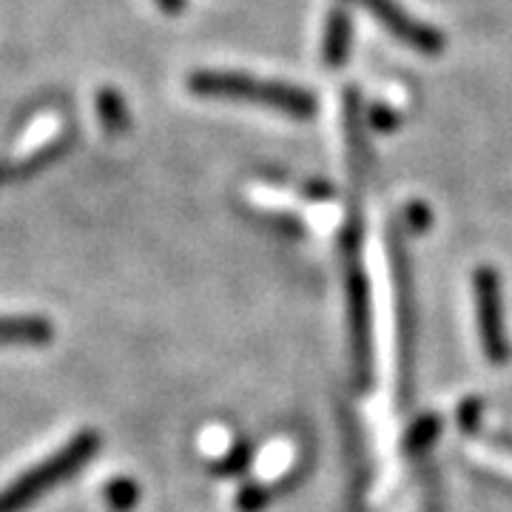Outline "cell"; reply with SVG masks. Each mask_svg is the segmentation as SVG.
<instances>
[{
  "mask_svg": "<svg viewBox=\"0 0 512 512\" xmlns=\"http://www.w3.org/2000/svg\"><path fill=\"white\" fill-rule=\"evenodd\" d=\"M137 501H140V487L134 478L117 476L106 484V504L114 512H131L137 507Z\"/></svg>",
  "mask_w": 512,
  "mask_h": 512,
  "instance_id": "5bb4252c",
  "label": "cell"
},
{
  "mask_svg": "<svg viewBox=\"0 0 512 512\" xmlns=\"http://www.w3.org/2000/svg\"><path fill=\"white\" fill-rule=\"evenodd\" d=\"M359 237H362V222L359 214L350 217L342 237L345 251V291H348V328H350V353H353V370L359 390L370 387L373 373V322H370V285L359 265Z\"/></svg>",
  "mask_w": 512,
  "mask_h": 512,
  "instance_id": "3957f363",
  "label": "cell"
},
{
  "mask_svg": "<svg viewBox=\"0 0 512 512\" xmlns=\"http://www.w3.org/2000/svg\"><path fill=\"white\" fill-rule=\"evenodd\" d=\"M342 123H345V143H348L350 168L362 177L370 168V140H367V114L362 103V89L348 86L342 94Z\"/></svg>",
  "mask_w": 512,
  "mask_h": 512,
  "instance_id": "52a82bcc",
  "label": "cell"
},
{
  "mask_svg": "<svg viewBox=\"0 0 512 512\" xmlns=\"http://www.w3.org/2000/svg\"><path fill=\"white\" fill-rule=\"evenodd\" d=\"M6 183H12V163L9 160H0V188Z\"/></svg>",
  "mask_w": 512,
  "mask_h": 512,
  "instance_id": "ffe728a7",
  "label": "cell"
},
{
  "mask_svg": "<svg viewBox=\"0 0 512 512\" xmlns=\"http://www.w3.org/2000/svg\"><path fill=\"white\" fill-rule=\"evenodd\" d=\"M498 444H501V447H507V450L512 453V439H504V436H501V439H498Z\"/></svg>",
  "mask_w": 512,
  "mask_h": 512,
  "instance_id": "44dd1931",
  "label": "cell"
},
{
  "mask_svg": "<svg viewBox=\"0 0 512 512\" xmlns=\"http://www.w3.org/2000/svg\"><path fill=\"white\" fill-rule=\"evenodd\" d=\"M271 498H274V490H271V487L251 481V484H245V487H242V490L237 493V510L239 512L268 510Z\"/></svg>",
  "mask_w": 512,
  "mask_h": 512,
  "instance_id": "9a60e30c",
  "label": "cell"
},
{
  "mask_svg": "<svg viewBox=\"0 0 512 512\" xmlns=\"http://www.w3.org/2000/svg\"><path fill=\"white\" fill-rule=\"evenodd\" d=\"M157 6L163 9L165 15H180V12H185L188 0H157Z\"/></svg>",
  "mask_w": 512,
  "mask_h": 512,
  "instance_id": "d6986e66",
  "label": "cell"
},
{
  "mask_svg": "<svg viewBox=\"0 0 512 512\" xmlns=\"http://www.w3.org/2000/svg\"><path fill=\"white\" fill-rule=\"evenodd\" d=\"M55 325L46 316H0V348H46Z\"/></svg>",
  "mask_w": 512,
  "mask_h": 512,
  "instance_id": "ba28073f",
  "label": "cell"
},
{
  "mask_svg": "<svg viewBox=\"0 0 512 512\" xmlns=\"http://www.w3.org/2000/svg\"><path fill=\"white\" fill-rule=\"evenodd\" d=\"M478 421H481V402L478 399H467L458 407V424L464 433H476Z\"/></svg>",
  "mask_w": 512,
  "mask_h": 512,
  "instance_id": "ac0fdd59",
  "label": "cell"
},
{
  "mask_svg": "<svg viewBox=\"0 0 512 512\" xmlns=\"http://www.w3.org/2000/svg\"><path fill=\"white\" fill-rule=\"evenodd\" d=\"M430 222H433V214H430V208L424 205V202H410L407 208H404V225L410 228V231H427L430 228Z\"/></svg>",
  "mask_w": 512,
  "mask_h": 512,
  "instance_id": "e0dca14e",
  "label": "cell"
},
{
  "mask_svg": "<svg viewBox=\"0 0 512 512\" xmlns=\"http://www.w3.org/2000/svg\"><path fill=\"white\" fill-rule=\"evenodd\" d=\"M251 461H254V444L245 439H239L220 461H214L211 464V473L220 478H239L248 467H251Z\"/></svg>",
  "mask_w": 512,
  "mask_h": 512,
  "instance_id": "7c38bea8",
  "label": "cell"
},
{
  "mask_svg": "<svg viewBox=\"0 0 512 512\" xmlns=\"http://www.w3.org/2000/svg\"><path fill=\"white\" fill-rule=\"evenodd\" d=\"M399 123H402L399 120V111H393L390 106H384V103H376V106H370V111H367V126L382 131V134L396 131Z\"/></svg>",
  "mask_w": 512,
  "mask_h": 512,
  "instance_id": "2e32d148",
  "label": "cell"
},
{
  "mask_svg": "<svg viewBox=\"0 0 512 512\" xmlns=\"http://www.w3.org/2000/svg\"><path fill=\"white\" fill-rule=\"evenodd\" d=\"M390 268L396 282V305H399V339H402V390L404 399L410 396L413 384V339H416V305H413V276L410 259L404 251V239L399 228H390Z\"/></svg>",
  "mask_w": 512,
  "mask_h": 512,
  "instance_id": "8992f818",
  "label": "cell"
},
{
  "mask_svg": "<svg viewBox=\"0 0 512 512\" xmlns=\"http://www.w3.org/2000/svg\"><path fill=\"white\" fill-rule=\"evenodd\" d=\"M345 3L365 9L370 18H376V23H382L390 35L402 40L407 49H413L419 55L436 57L447 46V40L439 29H433L430 23L410 15L399 0H345Z\"/></svg>",
  "mask_w": 512,
  "mask_h": 512,
  "instance_id": "277c9868",
  "label": "cell"
},
{
  "mask_svg": "<svg viewBox=\"0 0 512 512\" xmlns=\"http://www.w3.org/2000/svg\"><path fill=\"white\" fill-rule=\"evenodd\" d=\"M74 146L72 134H60L57 140L46 143L43 148H37L35 154L23 157L18 163H12V183H20V180H29V177H37L43 174L46 168H52L55 163H60Z\"/></svg>",
  "mask_w": 512,
  "mask_h": 512,
  "instance_id": "30bf717a",
  "label": "cell"
},
{
  "mask_svg": "<svg viewBox=\"0 0 512 512\" xmlns=\"http://www.w3.org/2000/svg\"><path fill=\"white\" fill-rule=\"evenodd\" d=\"M441 424L436 416H421L410 430H407V439H404V450L410 456H421L433 447V441L439 439Z\"/></svg>",
  "mask_w": 512,
  "mask_h": 512,
  "instance_id": "4fadbf2b",
  "label": "cell"
},
{
  "mask_svg": "<svg viewBox=\"0 0 512 512\" xmlns=\"http://www.w3.org/2000/svg\"><path fill=\"white\" fill-rule=\"evenodd\" d=\"M94 109H97V120H100V126L106 128L109 134H114V137L126 134L128 128H131V114H128L126 97L117 92L114 86H103V89H97Z\"/></svg>",
  "mask_w": 512,
  "mask_h": 512,
  "instance_id": "8fae6325",
  "label": "cell"
},
{
  "mask_svg": "<svg viewBox=\"0 0 512 512\" xmlns=\"http://www.w3.org/2000/svg\"><path fill=\"white\" fill-rule=\"evenodd\" d=\"M350 49H353V20L342 6H336V9H330L328 20H325L322 60L330 69H342L348 63Z\"/></svg>",
  "mask_w": 512,
  "mask_h": 512,
  "instance_id": "9c48e42d",
  "label": "cell"
},
{
  "mask_svg": "<svg viewBox=\"0 0 512 512\" xmlns=\"http://www.w3.org/2000/svg\"><path fill=\"white\" fill-rule=\"evenodd\" d=\"M188 92L205 100H234V103H254L293 120H311L319 100L311 89L282 83V80H259L242 72H220V69H200L188 74Z\"/></svg>",
  "mask_w": 512,
  "mask_h": 512,
  "instance_id": "6da1fadb",
  "label": "cell"
},
{
  "mask_svg": "<svg viewBox=\"0 0 512 512\" xmlns=\"http://www.w3.org/2000/svg\"><path fill=\"white\" fill-rule=\"evenodd\" d=\"M97 450H100V436L94 430H80L66 447H60L46 461L26 470L6 490H0V512L29 510L49 490L66 484L77 470H83L97 456Z\"/></svg>",
  "mask_w": 512,
  "mask_h": 512,
  "instance_id": "7a4b0ae2",
  "label": "cell"
},
{
  "mask_svg": "<svg viewBox=\"0 0 512 512\" xmlns=\"http://www.w3.org/2000/svg\"><path fill=\"white\" fill-rule=\"evenodd\" d=\"M476 291V316L481 348L493 365H504L510 359V339L504 330V308H501V282L495 268L481 265L473 276Z\"/></svg>",
  "mask_w": 512,
  "mask_h": 512,
  "instance_id": "5b68a950",
  "label": "cell"
}]
</instances>
